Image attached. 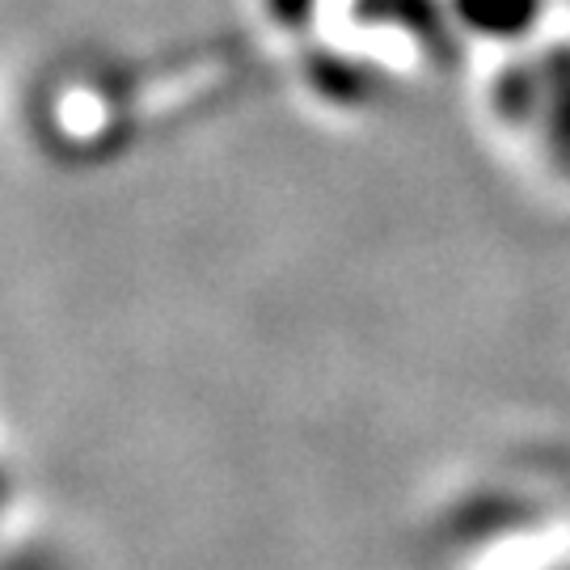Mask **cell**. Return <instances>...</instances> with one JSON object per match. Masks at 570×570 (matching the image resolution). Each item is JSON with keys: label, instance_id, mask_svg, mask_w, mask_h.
<instances>
[{"label": "cell", "instance_id": "cell-2", "mask_svg": "<svg viewBox=\"0 0 570 570\" xmlns=\"http://www.w3.org/2000/svg\"><path fill=\"white\" fill-rule=\"evenodd\" d=\"M546 77V127L558 165L570 174V51H553L541 63Z\"/></svg>", "mask_w": 570, "mask_h": 570}, {"label": "cell", "instance_id": "cell-1", "mask_svg": "<svg viewBox=\"0 0 570 570\" xmlns=\"http://www.w3.org/2000/svg\"><path fill=\"white\" fill-rule=\"evenodd\" d=\"M546 0H456V18L482 39H520L541 18Z\"/></svg>", "mask_w": 570, "mask_h": 570}]
</instances>
